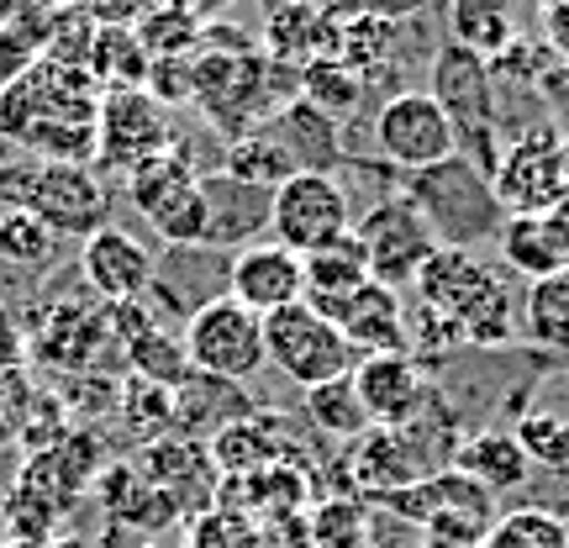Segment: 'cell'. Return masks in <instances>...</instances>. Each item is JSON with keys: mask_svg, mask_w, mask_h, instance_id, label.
<instances>
[{"mask_svg": "<svg viewBox=\"0 0 569 548\" xmlns=\"http://www.w3.org/2000/svg\"><path fill=\"white\" fill-rule=\"evenodd\" d=\"M353 243L365 248V265H369V280L386 285V290H411L422 265L438 253L432 232L422 227V217L411 211L401 196L380 201L375 211L353 217Z\"/></svg>", "mask_w": 569, "mask_h": 548, "instance_id": "11", "label": "cell"}, {"mask_svg": "<svg viewBox=\"0 0 569 548\" xmlns=\"http://www.w3.org/2000/svg\"><path fill=\"white\" fill-rule=\"evenodd\" d=\"M427 96L443 106V117L453 122L459 159L496 175L507 142H501V96H496L490 59H480L465 42H443L432 53V69H427Z\"/></svg>", "mask_w": 569, "mask_h": 548, "instance_id": "4", "label": "cell"}, {"mask_svg": "<svg viewBox=\"0 0 569 548\" xmlns=\"http://www.w3.org/2000/svg\"><path fill=\"white\" fill-rule=\"evenodd\" d=\"M543 42L559 63H569V0H543Z\"/></svg>", "mask_w": 569, "mask_h": 548, "instance_id": "45", "label": "cell"}, {"mask_svg": "<svg viewBox=\"0 0 569 548\" xmlns=\"http://www.w3.org/2000/svg\"><path fill=\"white\" fill-rule=\"evenodd\" d=\"M353 390H359V401H365L375 427H407L432 401L427 365L411 348H401V353H365L353 365Z\"/></svg>", "mask_w": 569, "mask_h": 548, "instance_id": "14", "label": "cell"}, {"mask_svg": "<svg viewBox=\"0 0 569 548\" xmlns=\"http://www.w3.org/2000/svg\"><path fill=\"white\" fill-rule=\"evenodd\" d=\"M401 201L422 217V227L432 232L438 248H475L501 238L507 227V211L496 201V185H490L486 169H475L469 159H443L432 169H417L401 185Z\"/></svg>", "mask_w": 569, "mask_h": 548, "instance_id": "3", "label": "cell"}, {"mask_svg": "<svg viewBox=\"0 0 569 548\" xmlns=\"http://www.w3.org/2000/svg\"><path fill=\"white\" fill-rule=\"evenodd\" d=\"M80 269H84V285H90L106 306H122V301H142V296L153 290L159 259H153V248L142 243V238H132L127 227L106 222L101 232L84 238Z\"/></svg>", "mask_w": 569, "mask_h": 548, "instance_id": "15", "label": "cell"}, {"mask_svg": "<svg viewBox=\"0 0 569 548\" xmlns=\"http://www.w3.org/2000/svg\"><path fill=\"white\" fill-rule=\"evenodd\" d=\"M148 548H159V544H148Z\"/></svg>", "mask_w": 569, "mask_h": 548, "instance_id": "48", "label": "cell"}, {"mask_svg": "<svg viewBox=\"0 0 569 548\" xmlns=\"http://www.w3.org/2000/svg\"><path fill=\"white\" fill-rule=\"evenodd\" d=\"M274 138L284 142V153L296 159V169H338V153H343V122L322 117L311 101H296L284 106L280 117L264 127Z\"/></svg>", "mask_w": 569, "mask_h": 548, "instance_id": "23", "label": "cell"}, {"mask_svg": "<svg viewBox=\"0 0 569 548\" xmlns=\"http://www.w3.org/2000/svg\"><path fill=\"white\" fill-rule=\"evenodd\" d=\"M117 407L127 411V422L138 427L148 444H153V438H163V432L174 427V390L153 386V380H132V386L117 396Z\"/></svg>", "mask_w": 569, "mask_h": 548, "instance_id": "38", "label": "cell"}, {"mask_svg": "<svg viewBox=\"0 0 569 548\" xmlns=\"http://www.w3.org/2000/svg\"><path fill=\"white\" fill-rule=\"evenodd\" d=\"M227 296L248 311H259V317H274L284 306L306 301V259L296 248L274 243V238L238 248L227 259Z\"/></svg>", "mask_w": 569, "mask_h": 548, "instance_id": "13", "label": "cell"}, {"mask_svg": "<svg viewBox=\"0 0 569 548\" xmlns=\"http://www.w3.org/2000/svg\"><path fill=\"white\" fill-rule=\"evenodd\" d=\"M480 548H569V517L549 507H522L496 517V528L486 532Z\"/></svg>", "mask_w": 569, "mask_h": 548, "instance_id": "35", "label": "cell"}, {"mask_svg": "<svg viewBox=\"0 0 569 548\" xmlns=\"http://www.w3.org/2000/svg\"><path fill=\"white\" fill-rule=\"evenodd\" d=\"M53 248H59V232H53V227H42L38 217H27V211H0V259H6V265L38 269L53 259Z\"/></svg>", "mask_w": 569, "mask_h": 548, "instance_id": "36", "label": "cell"}, {"mask_svg": "<svg viewBox=\"0 0 569 548\" xmlns=\"http://www.w3.org/2000/svg\"><path fill=\"white\" fill-rule=\"evenodd\" d=\"M306 417H311L317 432L343 438V444L365 438L369 427H375L369 422V411H365V401H359V390H353V375H348V380H327V386L306 390Z\"/></svg>", "mask_w": 569, "mask_h": 548, "instance_id": "34", "label": "cell"}, {"mask_svg": "<svg viewBox=\"0 0 569 548\" xmlns=\"http://www.w3.org/2000/svg\"><path fill=\"white\" fill-rule=\"evenodd\" d=\"M132 465L142 469V480H153V486L174 501L180 511L196 507V496H211V448L196 444V438H174V432H163L153 444L138 448V459Z\"/></svg>", "mask_w": 569, "mask_h": 548, "instance_id": "16", "label": "cell"}, {"mask_svg": "<svg viewBox=\"0 0 569 548\" xmlns=\"http://www.w3.org/2000/svg\"><path fill=\"white\" fill-rule=\"evenodd\" d=\"M453 469H465L475 486H486L490 496H511L532 480V459L528 448L517 444V432H475L459 454H453Z\"/></svg>", "mask_w": 569, "mask_h": 548, "instance_id": "21", "label": "cell"}, {"mask_svg": "<svg viewBox=\"0 0 569 548\" xmlns=\"http://www.w3.org/2000/svg\"><path fill=\"white\" fill-rule=\"evenodd\" d=\"M365 285H369V265H365V248L353 243V232H348L343 243H332L306 259V301L317 306L327 322H332V311L343 301H353Z\"/></svg>", "mask_w": 569, "mask_h": 548, "instance_id": "25", "label": "cell"}, {"mask_svg": "<svg viewBox=\"0 0 569 548\" xmlns=\"http://www.w3.org/2000/svg\"><path fill=\"white\" fill-rule=\"evenodd\" d=\"M101 338H111V306H74L59 301L38 332V359L59 369H84L101 353Z\"/></svg>", "mask_w": 569, "mask_h": 548, "instance_id": "19", "label": "cell"}, {"mask_svg": "<svg viewBox=\"0 0 569 548\" xmlns=\"http://www.w3.org/2000/svg\"><path fill=\"white\" fill-rule=\"evenodd\" d=\"M169 148H174L169 111L148 90H106L101 117H96V169H111L127 180L132 169H142Z\"/></svg>", "mask_w": 569, "mask_h": 548, "instance_id": "10", "label": "cell"}, {"mask_svg": "<svg viewBox=\"0 0 569 548\" xmlns=\"http://www.w3.org/2000/svg\"><path fill=\"white\" fill-rule=\"evenodd\" d=\"M301 101H311L322 117L332 122H348L359 101H365V74L348 69L343 59H317L301 69Z\"/></svg>", "mask_w": 569, "mask_h": 548, "instance_id": "32", "label": "cell"}, {"mask_svg": "<svg viewBox=\"0 0 569 548\" xmlns=\"http://www.w3.org/2000/svg\"><path fill=\"white\" fill-rule=\"evenodd\" d=\"M448 42H465L480 59H501L517 42V6L511 0H443Z\"/></svg>", "mask_w": 569, "mask_h": 548, "instance_id": "26", "label": "cell"}, {"mask_svg": "<svg viewBox=\"0 0 569 548\" xmlns=\"http://www.w3.org/2000/svg\"><path fill=\"white\" fill-rule=\"evenodd\" d=\"M132 32L142 38V48L153 59H190V53H201V38H206L201 17L190 6H180V0H159Z\"/></svg>", "mask_w": 569, "mask_h": 548, "instance_id": "31", "label": "cell"}, {"mask_svg": "<svg viewBox=\"0 0 569 548\" xmlns=\"http://www.w3.org/2000/svg\"><path fill=\"white\" fill-rule=\"evenodd\" d=\"M159 0H74V11L96 21V27H138Z\"/></svg>", "mask_w": 569, "mask_h": 548, "instance_id": "41", "label": "cell"}, {"mask_svg": "<svg viewBox=\"0 0 569 548\" xmlns=\"http://www.w3.org/2000/svg\"><path fill=\"white\" fill-rule=\"evenodd\" d=\"M32 411H38V390L27 386V375H0V448L17 444L27 422H32Z\"/></svg>", "mask_w": 569, "mask_h": 548, "instance_id": "39", "label": "cell"}, {"mask_svg": "<svg viewBox=\"0 0 569 548\" xmlns=\"http://www.w3.org/2000/svg\"><path fill=\"white\" fill-rule=\"evenodd\" d=\"M0 206L38 217L59 238H90L106 227V185L96 175V163H0Z\"/></svg>", "mask_w": 569, "mask_h": 548, "instance_id": "5", "label": "cell"}, {"mask_svg": "<svg viewBox=\"0 0 569 548\" xmlns=\"http://www.w3.org/2000/svg\"><path fill=\"white\" fill-rule=\"evenodd\" d=\"M284 417H269V411H248V417H238L232 427H222L217 438H211V459H217V469H227V475H238V469H248V475H259V469L269 465H284V448H290V438H284Z\"/></svg>", "mask_w": 569, "mask_h": 548, "instance_id": "22", "label": "cell"}, {"mask_svg": "<svg viewBox=\"0 0 569 548\" xmlns=\"http://www.w3.org/2000/svg\"><path fill=\"white\" fill-rule=\"evenodd\" d=\"M180 338H184V353H190V369L211 375V380H227V386H243V380H253L269 365L264 317L238 306L232 296H217V301L196 306L184 317Z\"/></svg>", "mask_w": 569, "mask_h": 548, "instance_id": "9", "label": "cell"}, {"mask_svg": "<svg viewBox=\"0 0 569 548\" xmlns=\"http://www.w3.org/2000/svg\"><path fill=\"white\" fill-rule=\"evenodd\" d=\"M21 365H27V332L11 317V306L0 301V375H17Z\"/></svg>", "mask_w": 569, "mask_h": 548, "instance_id": "44", "label": "cell"}, {"mask_svg": "<svg viewBox=\"0 0 569 548\" xmlns=\"http://www.w3.org/2000/svg\"><path fill=\"white\" fill-rule=\"evenodd\" d=\"M153 69V53L142 48L132 27H96V48H90V80L101 90H142Z\"/></svg>", "mask_w": 569, "mask_h": 548, "instance_id": "29", "label": "cell"}, {"mask_svg": "<svg viewBox=\"0 0 569 548\" xmlns=\"http://www.w3.org/2000/svg\"><path fill=\"white\" fill-rule=\"evenodd\" d=\"M243 544H248V528L243 517H232V511H211L196 528V548H243Z\"/></svg>", "mask_w": 569, "mask_h": 548, "instance_id": "42", "label": "cell"}, {"mask_svg": "<svg viewBox=\"0 0 569 548\" xmlns=\"http://www.w3.org/2000/svg\"><path fill=\"white\" fill-rule=\"evenodd\" d=\"M353 196L332 169H296L290 180L269 196V238L296 248L301 259L322 253V248L343 243L353 232Z\"/></svg>", "mask_w": 569, "mask_h": 548, "instance_id": "7", "label": "cell"}, {"mask_svg": "<svg viewBox=\"0 0 569 548\" xmlns=\"http://www.w3.org/2000/svg\"><path fill=\"white\" fill-rule=\"evenodd\" d=\"M222 175L227 180L248 185V190H264V196H274L290 175H296V159L284 153V142L274 138V132H243V138L227 142L222 153Z\"/></svg>", "mask_w": 569, "mask_h": 548, "instance_id": "27", "label": "cell"}, {"mask_svg": "<svg viewBox=\"0 0 569 548\" xmlns=\"http://www.w3.org/2000/svg\"><path fill=\"white\" fill-rule=\"evenodd\" d=\"M0 528H6V511H0Z\"/></svg>", "mask_w": 569, "mask_h": 548, "instance_id": "47", "label": "cell"}, {"mask_svg": "<svg viewBox=\"0 0 569 548\" xmlns=\"http://www.w3.org/2000/svg\"><path fill=\"white\" fill-rule=\"evenodd\" d=\"M517 444L528 448L532 469H569V422L553 411H522L517 417Z\"/></svg>", "mask_w": 569, "mask_h": 548, "instance_id": "37", "label": "cell"}, {"mask_svg": "<svg viewBox=\"0 0 569 548\" xmlns=\"http://www.w3.org/2000/svg\"><path fill=\"white\" fill-rule=\"evenodd\" d=\"M490 185L507 217H549L553 206L569 201V132L553 122L517 127Z\"/></svg>", "mask_w": 569, "mask_h": 548, "instance_id": "6", "label": "cell"}, {"mask_svg": "<svg viewBox=\"0 0 569 548\" xmlns=\"http://www.w3.org/2000/svg\"><path fill=\"white\" fill-rule=\"evenodd\" d=\"M196 185H201V175H196L190 153L174 142L169 153H159V159H148L142 169L127 175V196H132V206L142 211V222H153L163 206H174L184 190H196Z\"/></svg>", "mask_w": 569, "mask_h": 548, "instance_id": "28", "label": "cell"}, {"mask_svg": "<svg viewBox=\"0 0 569 548\" xmlns=\"http://www.w3.org/2000/svg\"><path fill=\"white\" fill-rule=\"evenodd\" d=\"M411 306L475 348H501L522 327V296H511L507 269L486 265L469 248H438L411 285Z\"/></svg>", "mask_w": 569, "mask_h": 548, "instance_id": "2", "label": "cell"}, {"mask_svg": "<svg viewBox=\"0 0 569 548\" xmlns=\"http://www.w3.org/2000/svg\"><path fill=\"white\" fill-rule=\"evenodd\" d=\"M201 185H206V201H211V243L206 248L238 253V248H248L253 232H269L264 190H248V185L227 180V175H201Z\"/></svg>", "mask_w": 569, "mask_h": 548, "instance_id": "20", "label": "cell"}, {"mask_svg": "<svg viewBox=\"0 0 569 548\" xmlns=\"http://www.w3.org/2000/svg\"><path fill=\"white\" fill-rule=\"evenodd\" d=\"M101 496H106V511H111L122 528H138V532H159L180 517V507H174L153 480H142V469L132 465V459H127V465H106Z\"/></svg>", "mask_w": 569, "mask_h": 548, "instance_id": "24", "label": "cell"}, {"mask_svg": "<svg viewBox=\"0 0 569 548\" xmlns=\"http://www.w3.org/2000/svg\"><path fill=\"white\" fill-rule=\"evenodd\" d=\"M348 465H353V480L369 490V501H380L390 490H407V486H417V480H427L422 454L411 444V432H401V427H369L365 438H353Z\"/></svg>", "mask_w": 569, "mask_h": 548, "instance_id": "17", "label": "cell"}, {"mask_svg": "<svg viewBox=\"0 0 569 548\" xmlns=\"http://www.w3.org/2000/svg\"><path fill=\"white\" fill-rule=\"evenodd\" d=\"M375 148H380V159L396 163L401 175L432 169V163H443L459 153L453 122H448L443 106L432 101L427 90H401V96H390V101L375 111Z\"/></svg>", "mask_w": 569, "mask_h": 548, "instance_id": "12", "label": "cell"}, {"mask_svg": "<svg viewBox=\"0 0 569 548\" xmlns=\"http://www.w3.org/2000/svg\"><path fill=\"white\" fill-rule=\"evenodd\" d=\"M32 6H53L59 11V6H74V0H32Z\"/></svg>", "mask_w": 569, "mask_h": 548, "instance_id": "46", "label": "cell"}, {"mask_svg": "<svg viewBox=\"0 0 569 548\" xmlns=\"http://www.w3.org/2000/svg\"><path fill=\"white\" fill-rule=\"evenodd\" d=\"M338 11H348V17H375V21H407L417 17L427 0H332Z\"/></svg>", "mask_w": 569, "mask_h": 548, "instance_id": "43", "label": "cell"}, {"mask_svg": "<svg viewBox=\"0 0 569 548\" xmlns=\"http://www.w3.org/2000/svg\"><path fill=\"white\" fill-rule=\"evenodd\" d=\"M496 243H501L507 269L528 275V280H543L553 269H565V253H559V243H553V232L543 217H507V227H501Z\"/></svg>", "mask_w": 569, "mask_h": 548, "instance_id": "33", "label": "cell"}, {"mask_svg": "<svg viewBox=\"0 0 569 548\" xmlns=\"http://www.w3.org/2000/svg\"><path fill=\"white\" fill-rule=\"evenodd\" d=\"M264 348L269 365L280 369L301 396L327 386V380H348L353 365H359V348L343 338V327L327 322L311 301H296L274 311V317H264Z\"/></svg>", "mask_w": 569, "mask_h": 548, "instance_id": "8", "label": "cell"}, {"mask_svg": "<svg viewBox=\"0 0 569 548\" xmlns=\"http://www.w3.org/2000/svg\"><path fill=\"white\" fill-rule=\"evenodd\" d=\"M522 332L538 348L569 353V269H553L522 290Z\"/></svg>", "mask_w": 569, "mask_h": 548, "instance_id": "30", "label": "cell"}, {"mask_svg": "<svg viewBox=\"0 0 569 548\" xmlns=\"http://www.w3.org/2000/svg\"><path fill=\"white\" fill-rule=\"evenodd\" d=\"M101 84L90 69L59 59L27 63L21 74L0 80V138L27 148V159L48 163H96V117Z\"/></svg>", "mask_w": 569, "mask_h": 548, "instance_id": "1", "label": "cell"}, {"mask_svg": "<svg viewBox=\"0 0 569 548\" xmlns=\"http://www.w3.org/2000/svg\"><path fill=\"white\" fill-rule=\"evenodd\" d=\"M332 322L343 327V338L359 348V359H365V353H401V348H411L401 290H386V285H375V280H369L353 301L338 306Z\"/></svg>", "mask_w": 569, "mask_h": 548, "instance_id": "18", "label": "cell"}, {"mask_svg": "<svg viewBox=\"0 0 569 548\" xmlns=\"http://www.w3.org/2000/svg\"><path fill=\"white\" fill-rule=\"evenodd\" d=\"M148 96L159 106H180L196 96V53L190 59H153V69H148V84H142Z\"/></svg>", "mask_w": 569, "mask_h": 548, "instance_id": "40", "label": "cell"}]
</instances>
